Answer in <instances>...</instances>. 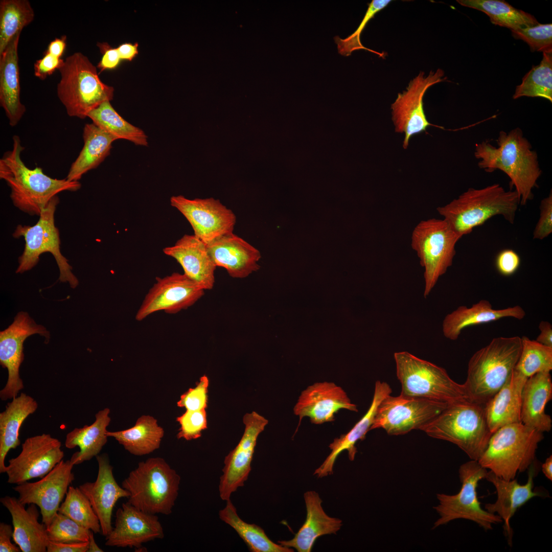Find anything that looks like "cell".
<instances>
[{
	"mask_svg": "<svg viewBox=\"0 0 552 552\" xmlns=\"http://www.w3.org/2000/svg\"><path fill=\"white\" fill-rule=\"evenodd\" d=\"M497 144L495 147L486 141L475 145L478 167L487 172L499 170L505 173L515 187L520 204L525 205L533 198L532 191L542 174L537 154L519 128L508 132L501 131Z\"/></svg>",
	"mask_w": 552,
	"mask_h": 552,
	"instance_id": "6da1fadb",
	"label": "cell"
},
{
	"mask_svg": "<svg viewBox=\"0 0 552 552\" xmlns=\"http://www.w3.org/2000/svg\"><path fill=\"white\" fill-rule=\"evenodd\" d=\"M24 150L19 136L14 135L12 150L5 152L0 159V178L10 187V198L18 209L30 215L39 216L58 193L64 191L75 192L80 189L79 181L53 178L38 167L29 169L20 157Z\"/></svg>",
	"mask_w": 552,
	"mask_h": 552,
	"instance_id": "7a4b0ae2",
	"label": "cell"
},
{
	"mask_svg": "<svg viewBox=\"0 0 552 552\" xmlns=\"http://www.w3.org/2000/svg\"><path fill=\"white\" fill-rule=\"evenodd\" d=\"M519 204L515 190L507 191L499 184L495 183L481 189L470 188L457 198L436 210L450 227L462 238L497 215H501L513 224Z\"/></svg>",
	"mask_w": 552,
	"mask_h": 552,
	"instance_id": "3957f363",
	"label": "cell"
},
{
	"mask_svg": "<svg viewBox=\"0 0 552 552\" xmlns=\"http://www.w3.org/2000/svg\"><path fill=\"white\" fill-rule=\"evenodd\" d=\"M522 348L521 337L494 338L470 359L464 385L471 401L485 404L512 375Z\"/></svg>",
	"mask_w": 552,
	"mask_h": 552,
	"instance_id": "277c9868",
	"label": "cell"
},
{
	"mask_svg": "<svg viewBox=\"0 0 552 552\" xmlns=\"http://www.w3.org/2000/svg\"><path fill=\"white\" fill-rule=\"evenodd\" d=\"M485 405L472 401L451 403L422 430L432 438L452 443L471 459L478 461L492 434Z\"/></svg>",
	"mask_w": 552,
	"mask_h": 552,
	"instance_id": "5b68a950",
	"label": "cell"
},
{
	"mask_svg": "<svg viewBox=\"0 0 552 552\" xmlns=\"http://www.w3.org/2000/svg\"><path fill=\"white\" fill-rule=\"evenodd\" d=\"M180 477L161 457L139 463L123 481L128 502L148 514L169 515L178 494Z\"/></svg>",
	"mask_w": 552,
	"mask_h": 552,
	"instance_id": "8992f818",
	"label": "cell"
},
{
	"mask_svg": "<svg viewBox=\"0 0 552 552\" xmlns=\"http://www.w3.org/2000/svg\"><path fill=\"white\" fill-rule=\"evenodd\" d=\"M543 433L521 422L504 426L493 432L477 461L497 476L510 480L534 463Z\"/></svg>",
	"mask_w": 552,
	"mask_h": 552,
	"instance_id": "52a82bcc",
	"label": "cell"
},
{
	"mask_svg": "<svg viewBox=\"0 0 552 552\" xmlns=\"http://www.w3.org/2000/svg\"><path fill=\"white\" fill-rule=\"evenodd\" d=\"M59 71L57 96L70 117L85 119L102 103L113 99V87L101 80L96 67L81 53L66 57Z\"/></svg>",
	"mask_w": 552,
	"mask_h": 552,
	"instance_id": "ba28073f",
	"label": "cell"
},
{
	"mask_svg": "<svg viewBox=\"0 0 552 552\" xmlns=\"http://www.w3.org/2000/svg\"><path fill=\"white\" fill-rule=\"evenodd\" d=\"M394 359L401 395L450 404L471 401L464 384L453 381L444 369L407 352L395 353Z\"/></svg>",
	"mask_w": 552,
	"mask_h": 552,
	"instance_id": "9c48e42d",
	"label": "cell"
},
{
	"mask_svg": "<svg viewBox=\"0 0 552 552\" xmlns=\"http://www.w3.org/2000/svg\"><path fill=\"white\" fill-rule=\"evenodd\" d=\"M461 238L444 219L422 220L414 228L411 246L425 269V297L452 265L455 245Z\"/></svg>",
	"mask_w": 552,
	"mask_h": 552,
	"instance_id": "30bf717a",
	"label": "cell"
},
{
	"mask_svg": "<svg viewBox=\"0 0 552 552\" xmlns=\"http://www.w3.org/2000/svg\"><path fill=\"white\" fill-rule=\"evenodd\" d=\"M59 200L54 197L42 210L37 222L33 226L18 225L13 236L22 237L25 246L22 255L18 258L16 273H23L31 270L38 262L39 256L44 252L53 255L58 265L61 282H68L70 286L76 288L78 280L72 272V267L60 251L59 232L55 225L54 214Z\"/></svg>",
	"mask_w": 552,
	"mask_h": 552,
	"instance_id": "8fae6325",
	"label": "cell"
},
{
	"mask_svg": "<svg viewBox=\"0 0 552 552\" xmlns=\"http://www.w3.org/2000/svg\"><path fill=\"white\" fill-rule=\"evenodd\" d=\"M487 472V469L475 460L471 459L460 466L458 473L462 487L459 491L452 495L436 494L439 503L434 509L440 517L434 522L433 528L455 519H464L475 522L487 531L492 530L493 524L503 521L498 515L484 510L478 499V482L486 478Z\"/></svg>",
	"mask_w": 552,
	"mask_h": 552,
	"instance_id": "7c38bea8",
	"label": "cell"
},
{
	"mask_svg": "<svg viewBox=\"0 0 552 552\" xmlns=\"http://www.w3.org/2000/svg\"><path fill=\"white\" fill-rule=\"evenodd\" d=\"M449 404L425 398L389 395L378 405L370 430L382 428L390 435H403L413 429L422 430Z\"/></svg>",
	"mask_w": 552,
	"mask_h": 552,
	"instance_id": "4fadbf2b",
	"label": "cell"
},
{
	"mask_svg": "<svg viewBox=\"0 0 552 552\" xmlns=\"http://www.w3.org/2000/svg\"><path fill=\"white\" fill-rule=\"evenodd\" d=\"M444 71L438 68L430 71L425 76L420 73L409 83L406 89L399 93L391 105L392 120L395 131L404 134L403 147L408 146L411 137L426 130L428 127L434 126L428 122L423 107V98L427 90L436 83L446 81Z\"/></svg>",
	"mask_w": 552,
	"mask_h": 552,
	"instance_id": "5bb4252c",
	"label": "cell"
},
{
	"mask_svg": "<svg viewBox=\"0 0 552 552\" xmlns=\"http://www.w3.org/2000/svg\"><path fill=\"white\" fill-rule=\"evenodd\" d=\"M39 334L49 339V333L41 325H37L28 313L19 312L12 324L0 332V363L8 372L4 387L0 391L2 400L12 399L24 388L19 376V367L24 361V342L29 336Z\"/></svg>",
	"mask_w": 552,
	"mask_h": 552,
	"instance_id": "9a60e30c",
	"label": "cell"
},
{
	"mask_svg": "<svg viewBox=\"0 0 552 552\" xmlns=\"http://www.w3.org/2000/svg\"><path fill=\"white\" fill-rule=\"evenodd\" d=\"M204 290L185 273L157 277L137 310L135 319L142 321L160 311L175 314L187 309L204 295Z\"/></svg>",
	"mask_w": 552,
	"mask_h": 552,
	"instance_id": "2e32d148",
	"label": "cell"
},
{
	"mask_svg": "<svg viewBox=\"0 0 552 552\" xmlns=\"http://www.w3.org/2000/svg\"><path fill=\"white\" fill-rule=\"evenodd\" d=\"M61 442L49 434L27 438L20 453L9 460L5 473L7 482L16 485L34 478H42L64 457Z\"/></svg>",
	"mask_w": 552,
	"mask_h": 552,
	"instance_id": "e0dca14e",
	"label": "cell"
},
{
	"mask_svg": "<svg viewBox=\"0 0 552 552\" xmlns=\"http://www.w3.org/2000/svg\"><path fill=\"white\" fill-rule=\"evenodd\" d=\"M170 201L171 205L189 221L194 235L205 244L233 233L236 216L219 200L213 198L189 199L178 195L172 196Z\"/></svg>",
	"mask_w": 552,
	"mask_h": 552,
	"instance_id": "ac0fdd59",
	"label": "cell"
},
{
	"mask_svg": "<svg viewBox=\"0 0 552 552\" xmlns=\"http://www.w3.org/2000/svg\"><path fill=\"white\" fill-rule=\"evenodd\" d=\"M71 461L62 460L50 472L37 481H26L13 487L19 501L24 505L31 503L39 508L42 522L48 527L65 498L70 485L75 479Z\"/></svg>",
	"mask_w": 552,
	"mask_h": 552,
	"instance_id": "d6986e66",
	"label": "cell"
},
{
	"mask_svg": "<svg viewBox=\"0 0 552 552\" xmlns=\"http://www.w3.org/2000/svg\"><path fill=\"white\" fill-rule=\"evenodd\" d=\"M244 433L237 445L225 457L223 474L220 478L219 491L221 498L227 501L237 489L244 486L251 470L258 437L268 421L255 411L243 417Z\"/></svg>",
	"mask_w": 552,
	"mask_h": 552,
	"instance_id": "ffe728a7",
	"label": "cell"
},
{
	"mask_svg": "<svg viewBox=\"0 0 552 552\" xmlns=\"http://www.w3.org/2000/svg\"><path fill=\"white\" fill-rule=\"evenodd\" d=\"M164 537L156 515L145 513L128 501L116 513L114 526L105 536V544L118 547H141L143 544Z\"/></svg>",
	"mask_w": 552,
	"mask_h": 552,
	"instance_id": "44dd1931",
	"label": "cell"
},
{
	"mask_svg": "<svg viewBox=\"0 0 552 552\" xmlns=\"http://www.w3.org/2000/svg\"><path fill=\"white\" fill-rule=\"evenodd\" d=\"M345 409L358 411L346 392L331 382H316L302 391L293 411L299 417V425L304 417H308L314 424H321L335 420V414Z\"/></svg>",
	"mask_w": 552,
	"mask_h": 552,
	"instance_id": "7402d4cb",
	"label": "cell"
},
{
	"mask_svg": "<svg viewBox=\"0 0 552 552\" xmlns=\"http://www.w3.org/2000/svg\"><path fill=\"white\" fill-rule=\"evenodd\" d=\"M96 458L98 472L96 480L85 482L78 487L89 500L99 519L101 533L106 536L113 527L111 517L116 503L121 498H128L129 493L116 481L108 456L98 455Z\"/></svg>",
	"mask_w": 552,
	"mask_h": 552,
	"instance_id": "603a6c76",
	"label": "cell"
},
{
	"mask_svg": "<svg viewBox=\"0 0 552 552\" xmlns=\"http://www.w3.org/2000/svg\"><path fill=\"white\" fill-rule=\"evenodd\" d=\"M528 478L526 484H519L516 479L507 480L500 478L492 471H488L486 478L495 487L497 500L494 503H487L485 510L498 515L504 522L503 528L509 544L513 536L510 520L516 511L535 496H542L541 492L533 490L534 478L537 472L534 463L528 468Z\"/></svg>",
	"mask_w": 552,
	"mask_h": 552,
	"instance_id": "cb8c5ba5",
	"label": "cell"
},
{
	"mask_svg": "<svg viewBox=\"0 0 552 552\" xmlns=\"http://www.w3.org/2000/svg\"><path fill=\"white\" fill-rule=\"evenodd\" d=\"M216 266L224 268L233 278L247 277L260 268V252L233 233L222 236L206 244Z\"/></svg>",
	"mask_w": 552,
	"mask_h": 552,
	"instance_id": "d4e9b609",
	"label": "cell"
},
{
	"mask_svg": "<svg viewBox=\"0 0 552 552\" xmlns=\"http://www.w3.org/2000/svg\"><path fill=\"white\" fill-rule=\"evenodd\" d=\"M163 252L181 265L184 273L204 290L213 289L216 266L212 260L206 244L194 235H185Z\"/></svg>",
	"mask_w": 552,
	"mask_h": 552,
	"instance_id": "484cf974",
	"label": "cell"
},
{
	"mask_svg": "<svg viewBox=\"0 0 552 552\" xmlns=\"http://www.w3.org/2000/svg\"><path fill=\"white\" fill-rule=\"evenodd\" d=\"M0 502L9 512L13 526V540L22 552H45L49 542L47 527L40 523L37 505L31 503L25 508L13 496H5Z\"/></svg>",
	"mask_w": 552,
	"mask_h": 552,
	"instance_id": "4316f807",
	"label": "cell"
},
{
	"mask_svg": "<svg viewBox=\"0 0 552 552\" xmlns=\"http://www.w3.org/2000/svg\"><path fill=\"white\" fill-rule=\"evenodd\" d=\"M304 497L307 512L305 522L292 539L279 541L278 543L298 552H310L318 538L336 534L340 529L342 521L326 514L321 506L322 500L316 492L307 491Z\"/></svg>",
	"mask_w": 552,
	"mask_h": 552,
	"instance_id": "83f0119b",
	"label": "cell"
},
{
	"mask_svg": "<svg viewBox=\"0 0 552 552\" xmlns=\"http://www.w3.org/2000/svg\"><path fill=\"white\" fill-rule=\"evenodd\" d=\"M392 392V388L387 383L380 381L376 382L373 400L367 412L348 433L335 438L330 444V453L323 463L315 470L314 475L321 478L332 474L335 462L343 451H348L350 461L354 459L357 453L356 443L365 438L366 433L370 430L378 405L386 396L390 395Z\"/></svg>",
	"mask_w": 552,
	"mask_h": 552,
	"instance_id": "f1b7e54d",
	"label": "cell"
},
{
	"mask_svg": "<svg viewBox=\"0 0 552 552\" xmlns=\"http://www.w3.org/2000/svg\"><path fill=\"white\" fill-rule=\"evenodd\" d=\"M20 33L0 55V104L11 126H16L26 111L20 99L18 45Z\"/></svg>",
	"mask_w": 552,
	"mask_h": 552,
	"instance_id": "f546056e",
	"label": "cell"
},
{
	"mask_svg": "<svg viewBox=\"0 0 552 552\" xmlns=\"http://www.w3.org/2000/svg\"><path fill=\"white\" fill-rule=\"evenodd\" d=\"M525 316V312L520 306L495 309L489 301L481 300L470 307L459 306L447 314L443 321L442 330L446 338L455 340L462 331L469 326L488 323L505 317L520 320Z\"/></svg>",
	"mask_w": 552,
	"mask_h": 552,
	"instance_id": "4dcf8cb0",
	"label": "cell"
},
{
	"mask_svg": "<svg viewBox=\"0 0 552 552\" xmlns=\"http://www.w3.org/2000/svg\"><path fill=\"white\" fill-rule=\"evenodd\" d=\"M552 398L550 372L538 373L528 378L521 395V422L541 432H548L552 426L545 407Z\"/></svg>",
	"mask_w": 552,
	"mask_h": 552,
	"instance_id": "1f68e13d",
	"label": "cell"
},
{
	"mask_svg": "<svg viewBox=\"0 0 552 552\" xmlns=\"http://www.w3.org/2000/svg\"><path fill=\"white\" fill-rule=\"evenodd\" d=\"M514 370L502 387L485 404V412L490 431L521 422V395L527 380Z\"/></svg>",
	"mask_w": 552,
	"mask_h": 552,
	"instance_id": "d6a6232c",
	"label": "cell"
},
{
	"mask_svg": "<svg viewBox=\"0 0 552 552\" xmlns=\"http://www.w3.org/2000/svg\"><path fill=\"white\" fill-rule=\"evenodd\" d=\"M38 407L36 401L25 393L12 399L0 413V473H5V458L20 444L19 430L27 417Z\"/></svg>",
	"mask_w": 552,
	"mask_h": 552,
	"instance_id": "836d02e7",
	"label": "cell"
},
{
	"mask_svg": "<svg viewBox=\"0 0 552 552\" xmlns=\"http://www.w3.org/2000/svg\"><path fill=\"white\" fill-rule=\"evenodd\" d=\"M83 139V148L66 178L70 181H79L83 174L99 166L109 155L112 144L117 140L94 123L85 125Z\"/></svg>",
	"mask_w": 552,
	"mask_h": 552,
	"instance_id": "e575fe53",
	"label": "cell"
},
{
	"mask_svg": "<svg viewBox=\"0 0 552 552\" xmlns=\"http://www.w3.org/2000/svg\"><path fill=\"white\" fill-rule=\"evenodd\" d=\"M110 409L105 408L96 414V420L90 425L76 428L66 436L65 446L73 449L79 447L80 451L74 453L70 460L75 465L89 461L100 453L107 441V427L110 422Z\"/></svg>",
	"mask_w": 552,
	"mask_h": 552,
	"instance_id": "d590c367",
	"label": "cell"
},
{
	"mask_svg": "<svg viewBox=\"0 0 552 552\" xmlns=\"http://www.w3.org/2000/svg\"><path fill=\"white\" fill-rule=\"evenodd\" d=\"M164 433L157 420L145 415L140 417L130 428L106 432L108 437L114 438L126 450L137 456L149 454L158 449Z\"/></svg>",
	"mask_w": 552,
	"mask_h": 552,
	"instance_id": "8d00e7d4",
	"label": "cell"
},
{
	"mask_svg": "<svg viewBox=\"0 0 552 552\" xmlns=\"http://www.w3.org/2000/svg\"><path fill=\"white\" fill-rule=\"evenodd\" d=\"M460 5L486 14L494 25L516 30L539 24L532 15L501 0H457Z\"/></svg>",
	"mask_w": 552,
	"mask_h": 552,
	"instance_id": "74e56055",
	"label": "cell"
},
{
	"mask_svg": "<svg viewBox=\"0 0 552 552\" xmlns=\"http://www.w3.org/2000/svg\"><path fill=\"white\" fill-rule=\"evenodd\" d=\"M220 518L233 527L252 552H292L293 549L272 541L259 526L249 524L238 516L230 499L225 507L219 512Z\"/></svg>",
	"mask_w": 552,
	"mask_h": 552,
	"instance_id": "f35d334b",
	"label": "cell"
},
{
	"mask_svg": "<svg viewBox=\"0 0 552 552\" xmlns=\"http://www.w3.org/2000/svg\"><path fill=\"white\" fill-rule=\"evenodd\" d=\"M93 123L116 140L123 139L136 145L147 146L148 137L140 128L124 119L113 108L110 101L102 103L87 115Z\"/></svg>",
	"mask_w": 552,
	"mask_h": 552,
	"instance_id": "ab89813d",
	"label": "cell"
},
{
	"mask_svg": "<svg viewBox=\"0 0 552 552\" xmlns=\"http://www.w3.org/2000/svg\"><path fill=\"white\" fill-rule=\"evenodd\" d=\"M34 11L28 0L0 2V55L18 33L34 18Z\"/></svg>",
	"mask_w": 552,
	"mask_h": 552,
	"instance_id": "60d3db41",
	"label": "cell"
},
{
	"mask_svg": "<svg viewBox=\"0 0 552 552\" xmlns=\"http://www.w3.org/2000/svg\"><path fill=\"white\" fill-rule=\"evenodd\" d=\"M524 96L541 97L552 102V53H543L540 64L533 66L517 86L513 98Z\"/></svg>",
	"mask_w": 552,
	"mask_h": 552,
	"instance_id": "b9f144b4",
	"label": "cell"
},
{
	"mask_svg": "<svg viewBox=\"0 0 552 552\" xmlns=\"http://www.w3.org/2000/svg\"><path fill=\"white\" fill-rule=\"evenodd\" d=\"M521 353L514 370L527 378L538 373L550 372L552 370V348L525 336L521 337Z\"/></svg>",
	"mask_w": 552,
	"mask_h": 552,
	"instance_id": "7bdbcfd3",
	"label": "cell"
},
{
	"mask_svg": "<svg viewBox=\"0 0 552 552\" xmlns=\"http://www.w3.org/2000/svg\"><path fill=\"white\" fill-rule=\"evenodd\" d=\"M58 512L94 533L101 532L99 519L89 500L79 487H69Z\"/></svg>",
	"mask_w": 552,
	"mask_h": 552,
	"instance_id": "ee69618b",
	"label": "cell"
},
{
	"mask_svg": "<svg viewBox=\"0 0 552 552\" xmlns=\"http://www.w3.org/2000/svg\"><path fill=\"white\" fill-rule=\"evenodd\" d=\"M91 531L58 512L47 527L49 540L60 543L87 542Z\"/></svg>",
	"mask_w": 552,
	"mask_h": 552,
	"instance_id": "f6af8a7d",
	"label": "cell"
},
{
	"mask_svg": "<svg viewBox=\"0 0 552 552\" xmlns=\"http://www.w3.org/2000/svg\"><path fill=\"white\" fill-rule=\"evenodd\" d=\"M390 0H373L368 4V8L357 30L347 38L342 39L336 36L334 38L337 44L338 53L342 56H349L352 53L358 50H366L375 53L379 57H383V53L376 52L364 47L360 41V36L368 22L375 14L386 7L391 2Z\"/></svg>",
	"mask_w": 552,
	"mask_h": 552,
	"instance_id": "bcb514c9",
	"label": "cell"
},
{
	"mask_svg": "<svg viewBox=\"0 0 552 552\" xmlns=\"http://www.w3.org/2000/svg\"><path fill=\"white\" fill-rule=\"evenodd\" d=\"M513 36L526 42L533 52L552 53V25L541 24L512 30Z\"/></svg>",
	"mask_w": 552,
	"mask_h": 552,
	"instance_id": "7dc6e473",
	"label": "cell"
},
{
	"mask_svg": "<svg viewBox=\"0 0 552 552\" xmlns=\"http://www.w3.org/2000/svg\"><path fill=\"white\" fill-rule=\"evenodd\" d=\"M176 420L180 425L178 439L183 438L187 441L196 439L201 435L202 430L207 428L206 413L205 409L187 410Z\"/></svg>",
	"mask_w": 552,
	"mask_h": 552,
	"instance_id": "c3c4849f",
	"label": "cell"
},
{
	"mask_svg": "<svg viewBox=\"0 0 552 552\" xmlns=\"http://www.w3.org/2000/svg\"><path fill=\"white\" fill-rule=\"evenodd\" d=\"M209 384L208 377L206 375L201 377L194 388H190L180 396L177 406L185 407L187 410L205 409L208 402Z\"/></svg>",
	"mask_w": 552,
	"mask_h": 552,
	"instance_id": "681fc988",
	"label": "cell"
},
{
	"mask_svg": "<svg viewBox=\"0 0 552 552\" xmlns=\"http://www.w3.org/2000/svg\"><path fill=\"white\" fill-rule=\"evenodd\" d=\"M540 210V217L533 232V238L543 240L552 233L551 192L541 200Z\"/></svg>",
	"mask_w": 552,
	"mask_h": 552,
	"instance_id": "f907efd6",
	"label": "cell"
},
{
	"mask_svg": "<svg viewBox=\"0 0 552 552\" xmlns=\"http://www.w3.org/2000/svg\"><path fill=\"white\" fill-rule=\"evenodd\" d=\"M521 260L518 254L511 249H504L497 255L495 265L498 271L504 276L514 274L519 268Z\"/></svg>",
	"mask_w": 552,
	"mask_h": 552,
	"instance_id": "816d5d0a",
	"label": "cell"
},
{
	"mask_svg": "<svg viewBox=\"0 0 552 552\" xmlns=\"http://www.w3.org/2000/svg\"><path fill=\"white\" fill-rule=\"evenodd\" d=\"M64 60L45 52L43 57L34 64V75L41 80H45L56 70L63 65Z\"/></svg>",
	"mask_w": 552,
	"mask_h": 552,
	"instance_id": "f5cc1de1",
	"label": "cell"
},
{
	"mask_svg": "<svg viewBox=\"0 0 552 552\" xmlns=\"http://www.w3.org/2000/svg\"><path fill=\"white\" fill-rule=\"evenodd\" d=\"M103 56L98 64L101 72L106 70L117 68L122 61L117 48L111 47L107 43L98 44Z\"/></svg>",
	"mask_w": 552,
	"mask_h": 552,
	"instance_id": "db71d44e",
	"label": "cell"
},
{
	"mask_svg": "<svg viewBox=\"0 0 552 552\" xmlns=\"http://www.w3.org/2000/svg\"><path fill=\"white\" fill-rule=\"evenodd\" d=\"M13 529L10 524L0 523V551L20 552L19 546L13 544L11 539L13 538Z\"/></svg>",
	"mask_w": 552,
	"mask_h": 552,
	"instance_id": "11a10c76",
	"label": "cell"
},
{
	"mask_svg": "<svg viewBox=\"0 0 552 552\" xmlns=\"http://www.w3.org/2000/svg\"><path fill=\"white\" fill-rule=\"evenodd\" d=\"M88 541L78 543H60L49 541L48 552H87Z\"/></svg>",
	"mask_w": 552,
	"mask_h": 552,
	"instance_id": "9f6ffc18",
	"label": "cell"
},
{
	"mask_svg": "<svg viewBox=\"0 0 552 552\" xmlns=\"http://www.w3.org/2000/svg\"><path fill=\"white\" fill-rule=\"evenodd\" d=\"M540 333L536 340L544 346L552 348V326L547 321H541L539 325Z\"/></svg>",
	"mask_w": 552,
	"mask_h": 552,
	"instance_id": "6f0895ef",
	"label": "cell"
},
{
	"mask_svg": "<svg viewBox=\"0 0 552 552\" xmlns=\"http://www.w3.org/2000/svg\"><path fill=\"white\" fill-rule=\"evenodd\" d=\"M138 45L137 42L124 43L117 48L121 60L131 61L138 54Z\"/></svg>",
	"mask_w": 552,
	"mask_h": 552,
	"instance_id": "680465c9",
	"label": "cell"
},
{
	"mask_svg": "<svg viewBox=\"0 0 552 552\" xmlns=\"http://www.w3.org/2000/svg\"><path fill=\"white\" fill-rule=\"evenodd\" d=\"M66 39L65 35L60 38H55L50 43L45 52L56 57L60 58L65 49Z\"/></svg>",
	"mask_w": 552,
	"mask_h": 552,
	"instance_id": "91938a15",
	"label": "cell"
},
{
	"mask_svg": "<svg viewBox=\"0 0 552 552\" xmlns=\"http://www.w3.org/2000/svg\"><path fill=\"white\" fill-rule=\"evenodd\" d=\"M542 471L545 476L552 480V456L550 455L542 465Z\"/></svg>",
	"mask_w": 552,
	"mask_h": 552,
	"instance_id": "94428289",
	"label": "cell"
},
{
	"mask_svg": "<svg viewBox=\"0 0 552 552\" xmlns=\"http://www.w3.org/2000/svg\"><path fill=\"white\" fill-rule=\"evenodd\" d=\"M103 550L100 548L95 542L94 537V532H91L88 541V546L87 552H102Z\"/></svg>",
	"mask_w": 552,
	"mask_h": 552,
	"instance_id": "6125c7cd",
	"label": "cell"
}]
</instances>
